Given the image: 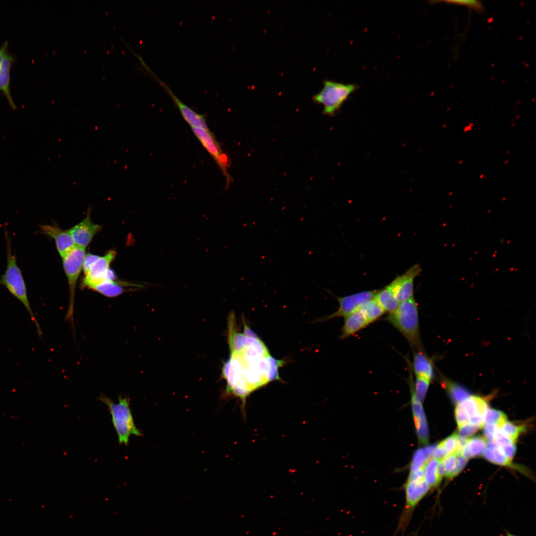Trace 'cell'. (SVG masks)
<instances>
[{
    "label": "cell",
    "instance_id": "23",
    "mask_svg": "<svg viewBox=\"0 0 536 536\" xmlns=\"http://www.w3.org/2000/svg\"><path fill=\"white\" fill-rule=\"evenodd\" d=\"M442 384L452 400L457 404L460 403L471 395L468 389L457 383L444 378Z\"/></svg>",
    "mask_w": 536,
    "mask_h": 536
},
{
    "label": "cell",
    "instance_id": "28",
    "mask_svg": "<svg viewBox=\"0 0 536 536\" xmlns=\"http://www.w3.org/2000/svg\"><path fill=\"white\" fill-rule=\"evenodd\" d=\"M457 453V452L450 454L441 460V461L439 462L437 471L441 478L444 475L446 476L453 469L456 462Z\"/></svg>",
    "mask_w": 536,
    "mask_h": 536
},
{
    "label": "cell",
    "instance_id": "5",
    "mask_svg": "<svg viewBox=\"0 0 536 536\" xmlns=\"http://www.w3.org/2000/svg\"><path fill=\"white\" fill-rule=\"evenodd\" d=\"M404 489L405 503L394 536L397 534L403 535L405 532L415 508L427 494L430 488L423 477L417 478H408L404 485Z\"/></svg>",
    "mask_w": 536,
    "mask_h": 536
},
{
    "label": "cell",
    "instance_id": "11",
    "mask_svg": "<svg viewBox=\"0 0 536 536\" xmlns=\"http://www.w3.org/2000/svg\"><path fill=\"white\" fill-rule=\"evenodd\" d=\"M421 271L420 266L414 265L388 285L400 303L413 297L414 280Z\"/></svg>",
    "mask_w": 536,
    "mask_h": 536
},
{
    "label": "cell",
    "instance_id": "13",
    "mask_svg": "<svg viewBox=\"0 0 536 536\" xmlns=\"http://www.w3.org/2000/svg\"><path fill=\"white\" fill-rule=\"evenodd\" d=\"M39 228L43 234L54 239L62 258L76 247L68 230H63L58 226L49 224H41Z\"/></svg>",
    "mask_w": 536,
    "mask_h": 536
},
{
    "label": "cell",
    "instance_id": "31",
    "mask_svg": "<svg viewBox=\"0 0 536 536\" xmlns=\"http://www.w3.org/2000/svg\"><path fill=\"white\" fill-rule=\"evenodd\" d=\"M459 438V434L455 433L442 441L439 445L446 450L448 455L456 453L460 451Z\"/></svg>",
    "mask_w": 536,
    "mask_h": 536
},
{
    "label": "cell",
    "instance_id": "36",
    "mask_svg": "<svg viewBox=\"0 0 536 536\" xmlns=\"http://www.w3.org/2000/svg\"><path fill=\"white\" fill-rule=\"evenodd\" d=\"M455 413L456 421L459 427L468 423L469 418L468 414L458 404H457Z\"/></svg>",
    "mask_w": 536,
    "mask_h": 536
},
{
    "label": "cell",
    "instance_id": "6",
    "mask_svg": "<svg viewBox=\"0 0 536 536\" xmlns=\"http://www.w3.org/2000/svg\"><path fill=\"white\" fill-rule=\"evenodd\" d=\"M85 249L75 247L63 259L64 271L68 281L69 302L66 319L72 321L75 288L82 269Z\"/></svg>",
    "mask_w": 536,
    "mask_h": 536
},
{
    "label": "cell",
    "instance_id": "40",
    "mask_svg": "<svg viewBox=\"0 0 536 536\" xmlns=\"http://www.w3.org/2000/svg\"><path fill=\"white\" fill-rule=\"evenodd\" d=\"M448 455H449L446 450L442 446L439 444L436 447L433 456L434 457L433 458L441 460Z\"/></svg>",
    "mask_w": 536,
    "mask_h": 536
},
{
    "label": "cell",
    "instance_id": "27",
    "mask_svg": "<svg viewBox=\"0 0 536 536\" xmlns=\"http://www.w3.org/2000/svg\"><path fill=\"white\" fill-rule=\"evenodd\" d=\"M507 421L506 415L501 411L487 408L484 414V422L485 424H494L500 427Z\"/></svg>",
    "mask_w": 536,
    "mask_h": 536
},
{
    "label": "cell",
    "instance_id": "35",
    "mask_svg": "<svg viewBox=\"0 0 536 536\" xmlns=\"http://www.w3.org/2000/svg\"><path fill=\"white\" fill-rule=\"evenodd\" d=\"M493 440L500 448L515 443L500 429L497 430Z\"/></svg>",
    "mask_w": 536,
    "mask_h": 536
},
{
    "label": "cell",
    "instance_id": "2",
    "mask_svg": "<svg viewBox=\"0 0 536 536\" xmlns=\"http://www.w3.org/2000/svg\"><path fill=\"white\" fill-rule=\"evenodd\" d=\"M385 320L405 337L413 351L423 350L419 333L418 307L413 297L400 302L396 311L389 314Z\"/></svg>",
    "mask_w": 536,
    "mask_h": 536
},
{
    "label": "cell",
    "instance_id": "24",
    "mask_svg": "<svg viewBox=\"0 0 536 536\" xmlns=\"http://www.w3.org/2000/svg\"><path fill=\"white\" fill-rule=\"evenodd\" d=\"M369 324L381 317L385 311L373 298L364 302L358 308Z\"/></svg>",
    "mask_w": 536,
    "mask_h": 536
},
{
    "label": "cell",
    "instance_id": "41",
    "mask_svg": "<svg viewBox=\"0 0 536 536\" xmlns=\"http://www.w3.org/2000/svg\"><path fill=\"white\" fill-rule=\"evenodd\" d=\"M469 421L471 424L481 428L483 426L484 423V416L477 415L469 417Z\"/></svg>",
    "mask_w": 536,
    "mask_h": 536
},
{
    "label": "cell",
    "instance_id": "4",
    "mask_svg": "<svg viewBox=\"0 0 536 536\" xmlns=\"http://www.w3.org/2000/svg\"><path fill=\"white\" fill-rule=\"evenodd\" d=\"M359 86L325 80L323 88L312 97L314 103L322 105L324 115L333 116Z\"/></svg>",
    "mask_w": 536,
    "mask_h": 536
},
{
    "label": "cell",
    "instance_id": "22",
    "mask_svg": "<svg viewBox=\"0 0 536 536\" xmlns=\"http://www.w3.org/2000/svg\"><path fill=\"white\" fill-rule=\"evenodd\" d=\"M439 461L432 457L426 462L423 467L424 478L430 488L437 486L442 479L437 471Z\"/></svg>",
    "mask_w": 536,
    "mask_h": 536
},
{
    "label": "cell",
    "instance_id": "9",
    "mask_svg": "<svg viewBox=\"0 0 536 536\" xmlns=\"http://www.w3.org/2000/svg\"><path fill=\"white\" fill-rule=\"evenodd\" d=\"M116 255L115 251L110 250L103 256H100L84 274L82 287L91 289L105 280H115V273L110 269V266Z\"/></svg>",
    "mask_w": 536,
    "mask_h": 536
},
{
    "label": "cell",
    "instance_id": "1",
    "mask_svg": "<svg viewBox=\"0 0 536 536\" xmlns=\"http://www.w3.org/2000/svg\"><path fill=\"white\" fill-rule=\"evenodd\" d=\"M6 246V268L0 277V285L4 286L15 298L25 307L32 322L35 324L39 336L42 334L40 326L31 307L26 283L19 268L15 255L12 252L11 241L8 232L5 231Z\"/></svg>",
    "mask_w": 536,
    "mask_h": 536
},
{
    "label": "cell",
    "instance_id": "8",
    "mask_svg": "<svg viewBox=\"0 0 536 536\" xmlns=\"http://www.w3.org/2000/svg\"><path fill=\"white\" fill-rule=\"evenodd\" d=\"M193 133L201 144L214 159L226 178L227 186L232 179L228 170L229 168V159L221 149L214 135L210 132L201 128L192 127Z\"/></svg>",
    "mask_w": 536,
    "mask_h": 536
},
{
    "label": "cell",
    "instance_id": "15",
    "mask_svg": "<svg viewBox=\"0 0 536 536\" xmlns=\"http://www.w3.org/2000/svg\"><path fill=\"white\" fill-rule=\"evenodd\" d=\"M410 382L411 404L417 434L420 442L422 444H426L428 440V430L425 415L421 404L422 403L418 401L415 397L413 390L412 382Z\"/></svg>",
    "mask_w": 536,
    "mask_h": 536
},
{
    "label": "cell",
    "instance_id": "20",
    "mask_svg": "<svg viewBox=\"0 0 536 536\" xmlns=\"http://www.w3.org/2000/svg\"><path fill=\"white\" fill-rule=\"evenodd\" d=\"M458 404L466 411L469 417L477 415L484 416L487 408L484 399L476 396L470 395Z\"/></svg>",
    "mask_w": 536,
    "mask_h": 536
},
{
    "label": "cell",
    "instance_id": "38",
    "mask_svg": "<svg viewBox=\"0 0 536 536\" xmlns=\"http://www.w3.org/2000/svg\"><path fill=\"white\" fill-rule=\"evenodd\" d=\"M498 428V426L494 424H485L484 434L486 438L491 441L493 440Z\"/></svg>",
    "mask_w": 536,
    "mask_h": 536
},
{
    "label": "cell",
    "instance_id": "32",
    "mask_svg": "<svg viewBox=\"0 0 536 536\" xmlns=\"http://www.w3.org/2000/svg\"><path fill=\"white\" fill-rule=\"evenodd\" d=\"M447 4L461 5L467 7L468 8L475 10L477 12H482L484 11V7L481 2L479 0H446L442 1Z\"/></svg>",
    "mask_w": 536,
    "mask_h": 536
},
{
    "label": "cell",
    "instance_id": "14",
    "mask_svg": "<svg viewBox=\"0 0 536 536\" xmlns=\"http://www.w3.org/2000/svg\"><path fill=\"white\" fill-rule=\"evenodd\" d=\"M15 60V56L9 53L0 65V92L5 97L13 110H16L17 107L10 91V70Z\"/></svg>",
    "mask_w": 536,
    "mask_h": 536
},
{
    "label": "cell",
    "instance_id": "34",
    "mask_svg": "<svg viewBox=\"0 0 536 536\" xmlns=\"http://www.w3.org/2000/svg\"><path fill=\"white\" fill-rule=\"evenodd\" d=\"M459 437L464 439L471 436L479 429L478 427L468 423L459 426Z\"/></svg>",
    "mask_w": 536,
    "mask_h": 536
},
{
    "label": "cell",
    "instance_id": "43",
    "mask_svg": "<svg viewBox=\"0 0 536 536\" xmlns=\"http://www.w3.org/2000/svg\"><path fill=\"white\" fill-rule=\"evenodd\" d=\"M506 536H516V535H513L512 534H511L509 532H507L506 533Z\"/></svg>",
    "mask_w": 536,
    "mask_h": 536
},
{
    "label": "cell",
    "instance_id": "18",
    "mask_svg": "<svg viewBox=\"0 0 536 536\" xmlns=\"http://www.w3.org/2000/svg\"><path fill=\"white\" fill-rule=\"evenodd\" d=\"M142 287V285L127 282L105 280L93 286L90 289L98 292L105 296L112 298L117 297L128 291L125 287Z\"/></svg>",
    "mask_w": 536,
    "mask_h": 536
},
{
    "label": "cell",
    "instance_id": "30",
    "mask_svg": "<svg viewBox=\"0 0 536 536\" xmlns=\"http://www.w3.org/2000/svg\"><path fill=\"white\" fill-rule=\"evenodd\" d=\"M283 363L282 360L275 359L270 355L268 357L267 379L268 382L279 379L278 369Z\"/></svg>",
    "mask_w": 536,
    "mask_h": 536
},
{
    "label": "cell",
    "instance_id": "19",
    "mask_svg": "<svg viewBox=\"0 0 536 536\" xmlns=\"http://www.w3.org/2000/svg\"><path fill=\"white\" fill-rule=\"evenodd\" d=\"M374 299L377 302L385 312H386L389 314L395 312L400 304L399 301L389 285L381 290H378Z\"/></svg>",
    "mask_w": 536,
    "mask_h": 536
},
{
    "label": "cell",
    "instance_id": "21",
    "mask_svg": "<svg viewBox=\"0 0 536 536\" xmlns=\"http://www.w3.org/2000/svg\"><path fill=\"white\" fill-rule=\"evenodd\" d=\"M484 456L487 460L494 464L513 467L511 460L505 456L501 448L491 441L486 445Z\"/></svg>",
    "mask_w": 536,
    "mask_h": 536
},
{
    "label": "cell",
    "instance_id": "29",
    "mask_svg": "<svg viewBox=\"0 0 536 536\" xmlns=\"http://www.w3.org/2000/svg\"><path fill=\"white\" fill-rule=\"evenodd\" d=\"M499 428L514 443H515L520 433L524 430L523 426H517L507 420Z\"/></svg>",
    "mask_w": 536,
    "mask_h": 536
},
{
    "label": "cell",
    "instance_id": "7",
    "mask_svg": "<svg viewBox=\"0 0 536 536\" xmlns=\"http://www.w3.org/2000/svg\"><path fill=\"white\" fill-rule=\"evenodd\" d=\"M138 59L140 61L141 65L146 73L156 81L171 98L173 103L178 108L183 119L189 125L191 128H200L205 130L210 131L207 126L205 116L204 115L197 113L181 101L175 95L170 87L165 82L162 81L153 72V71L150 69L142 59V57H140Z\"/></svg>",
    "mask_w": 536,
    "mask_h": 536
},
{
    "label": "cell",
    "instance_id": "17",
    "mask_svg": "<svg viewBox=\"0 0 536 536\" xmlns=\"http://www.w3.org/2000/svg\"><path fill=\"white\" fill-rule=\"evenodd\" d=\"M369 324V322L363 314L358 309L344 317L340 337L341 338L348 337L365 328Z\"/></svg>",
    "mask_w": 536,
    "mask_h": 536
},
{
    "label": "cell",
    "instance_id": "10",
    "mask_svg": "<svg viewBox=\"0 0 536 536\" xmlns=\"http://www.w3.org/2000/svg\"><path fill=\"white\" fill-rule=\"evenodd\" d=\"M377 290L364 291L344 297H336L339 304L338 310L321 319L320 321H325L336 317H345L357 310L365 301L373 298Z\"/></svg>",
    "mask_w": 536,
    "mask_h": 536
},
{
    "label": "cell",
    "instance_id": "3",
    "mask_svg": "<svg viewBox=\"0 0 536 536\" xmlns=\"http://www.w3.org/2000/svg\"><path fill=\"white\" fill-rule=\"evenodd\" d=\"M99 399L108 407L120 445L127 446L131 435L138 436L142 435L134 424L128 398L120 395L118 403H115L111 399L102 394Z\"/></svg>",
    "mask_w": 536,
    "mask_h": 536
},
{
    "label": "cell",
    "instance_id": "42",
    "mask_svg": "<svg viewBox=\"0 0 536 536\" xmlns=\"http://www.w3.org/2000/svg\"><path fill=\"white\" fill-rule=\"evenodd\" d=\"M8 54V43L6 40L0 47V65Z\"/></svg>",
    "mask_w": 536,
    "mask_h": 536
},
{
    "label": "cell",
    "instance_id": "37",
    "mask_svg": "<svg viewBox=\"0 0 536 536\" xmlns=\"http://www.w3.org/2000/svg\"><path fill=\"white\" fill-rule=\"evenodd\" d=\"M100 256L92 254H87L84 258L82 269L85 274L91 266L98 259Z\"/></svg>",
    "mask_w": 536,
    "mask_h": 536
},
{
    "label": "cell",
    "instance_id": "26",
    "mask_svg": "<svg viewBox=\"0 0 536 536\" xmlns=\"http://www.w3.org/2000/svg\"><path fill=\"white\" fill-rule=\"evenodd\" d=\"M430 382L426 378L415 376L414 385L413 384V392L416 399L421 403L424 401Z\"/></svg>",
    "mask_w": 536,
    "mask_h": 536
},
{
    "label": "cell",
    "instance_id": "16",
    "mask_svg": "<svg viewBox=\"0 0 536 536\" xmlns=\"http://www.w3.org/2000/svg\"><path fill=\"white\" fill-rule=\"evenodd\" d=\"M412 366L415 376L423 377L430 381L435 377L433 361L423 350L413 351Z\"/></svg>",
    "mask_w": 536,
    "mask_h": 536
},
{
    "label": "cell",
    "instance_id": "33",
    "mask_svg": "<svg viewBox=\"0 0 536 536\" xmlns=\"http://www.w3.org/2000/svg\"><path fill=\"white\" fill-rule=\"evenodd\" d=\"M467 461L468 460L464 457L461 453V451L458 452L454 468L446 477L452 478L457 475L464 468L467 464Z\"/></svg>",
    "mask_w": 536,
    "mask_h": 536
},
{
    "label": "cell",
    "instance_id": "12",
    "mask_svg": "<svg viewBox=\"0 0 536 536\" xmlns=\"http://www.w3.org/2000/svg\"><path fill=\"white\" fill-rule=\"evenodd\" d=\"M101 228L100 225L92 222L89 211L81 221L70 228L68 231L75 246L85 249Z\"/></svg>",
    "mask_w": 536,
    "mask_h": 536
},
{
    "label": "cell",
    "instance_id": "25",
    "mask_svg": "<svg viewBox=\"0 0 536 536\" xmlns=\"http://www.w3.org/2000/svg\"><path fill=\"white\" fill-rule=\"evenodd\" d=\"M486 441L481 437H474L468 439L466 447L471 458L481 456L486 447Z\"/></svg>",
    "mask_w": 536,
    "mask_h": 536
},
{
    "label": "cell",
    "instance_id": "39",
    "mask_svg": "<svg viewBox=\"0 0 536 536\" xmlns=\"http://www.w3.org/2000/svg\"><path fill=\"white\" fill-rule=\"evenodd\" d=\"M500 448L505 456L510 460L513 458L516 453V447L515 443L511 444Z\"/></svg>",
    "mask_w": 536,
    "mask_h": 536
}]
</instances>
